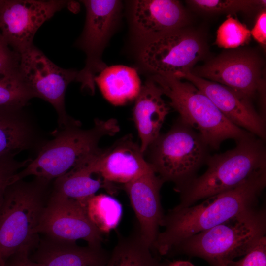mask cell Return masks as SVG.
Segmentation results:
<instances>
[{"mask_svg":"<svg viewBox=\"0 0 266 266\" xmlns=\"http://www.w3.org/2000/svg\"><path fill=\"white\" fill-rule=\"evenodd\" d=\"M266 185V173L233 189L205 199L201 203L170 209L164 215L153 246L161 255L169 254L185 239L210 229L257 205Z\"/></svg>","mask_w":266,"mask_h":266,"instance_id":"cell-1","label":"cell"},{"mask_svg":"<svg viewBox=\"0 0 266 266\" xmlns=\"http://www.w3.org/2000/svg\"><path fill=\"white\" fill-rule=\"evenodd\" d=\"M236 143L233 148L208 157L205 172L179 192L180 201L175 208L190 206L200 200L233 189L266 173L264 140L251 134Z\"/></svg>","mask_w":266,"mask_h":266,"instance_id":"cell-2","label":"cell"},{"mask_svg":"<svg viewBox=\"0 0 266 266\" xmlns=\"http://www.w3.org/2000/svg\"><path fill=\"white\" fill-rule=\"evenodd\" d=\"M80 124L67 126L47 142L36 157L16 175L14 182L28 176L50 182L70 170L87 163L100 148V139L113 135L119 131L114 119L95 120L89 129H80Z\"/></svg>","mask_w":266,"mask_h":266,"instance_id":"cell-3","label":"cell"},{"mask_svg":"<svg viewBox=\"0 0 266 266\" xmlns=\"http://www.w3.org/2000/svg\"><path fill=\"white\" fill-rule=\"evenodd\" d=\"M50 183L37 178L20 179L7 187L0 207V258L5 261L37 246L40 238L36 229L49 200Z\"/></svg>","mask_w":266,"mask_h":266,"instance_id":"cell-4","label":"cell"},{"mask_svg":"<svg viewBox=\"0 0 266 266\" xmlns=\"http://www.w3.org/2000/svg\"><path fill=\"white\" fill-rule=\"evenodd\" d=\"M266 232V210L256 206L185 239L169 253L199 257L215 266L245 255Z\"/></svg>","mask_w":266,"mask_h":266,"instance_id":"cell-5","label":"cell"},{"mask_svg":"<svg viewBox=\"0 0 266 266\" xmlns=\"http://www.w3.org/2000/svg\"><path fill=\"white\" fill-rule=\"evenodd\" d=\"M170 100L179 118L197 131L210 149H218L227 139L236 142L252 134L230 121L211 100L191 82L172 76L151 78Z\"/></svg>","mask_w":266,"mask_h":266,"instance_id":"cell-6","label":"cell"},{"mask_svg":"<svg viewBox=\"0 0 266 266\" xmlns=\"http://www.w3.org/2000/svg\"><path fill=\"white\" fill-rule=\"evenodd\" d=\"M209 149L200 135L178 118L149 146L147 162L164 182H173L179 192L206 164Z\"/></svg>","mask_w":266,"mask_h":266,"instance_id":"cell-7","label":"cell"},{"mask_svg":"<svg viewBox=\"0 0 266 266\" xmlns=\"http://www.w3.org/2000/svg\"><path fill=\"white\" fill-rule=\"evenodd\" d=\"M208 53L205 38L200 31L188 27L156 36L143 43L141 62L153 75L177 77L191 71Z\"/></svg>","mask_w":266,"mask_h":266,"instance_id":"cell-8","label":"cell"},{"mask_svg":"<svg viewBox=\"0 0 266 266\" xmlns=\"http://www.w3.org/2000/svg\"><path fill=\"white\" fill-rule=\"evenodd\" d=\"M86 8L84 27L76 45L86 54V64L76 81L81 88L91 94L95 93V78L106 67L101 57L119 17V0H84L80 1Z\"/></svg>","mask_w":266,"mask_h":266,"instance_id":"cell-9","label":"cell"},{"mask_svg":"<svg viewBox=\"0 0 266 266\" xmlns=\"http://www.w3.org/2000/svg\"><path fill=\"white\" fill-rule=\"evenodd\" d=\"M19 73L34 98L43 99L55 109L59 126L80 123L70 117L65 107L67 87L75 80L78 71L61 68L33 45L19 54Z\"/></svg>","mask_w":266,"mask_h":266,"instance_id":"cell-10","label":"cell"},{"mask_svg":"<svg viewBox=\"0 0 266 266\" xmlns=\"http://www.w3.org/2000/svg\"><path fill=\"white\" fill-rule=\"evenodd\" d=\"M263 62L255 52L246 49L224 51L192 69L195 76L224 85L250 99L264 88Z\"/></svg>","mask_w":266,"mask_h":266,"instance_id":"cell-11","label":"cell"},{"mask_svg":"<svg viewBox=\"0 0 266 266\" xmlns=\"http://www.w3.org/2000/svg\"><path fill=\"white\" fill-rule=\"evenodd\" d=\"M68 3L62 0H4L0 8V33L20 54L33 45L41 25Z\"/></svg>","mask_w":266,"mask_h":266,"instance_id":"cell-12","label":"cell"},{"mask_svg":"<svg viewBox=\"0 0 266 266\" xmlns=\"http://www.w3.org/2000/svg\"><path fill=\"white\" fill-rule=\"evenodd\" d=\"M36 233L60 242L82 239L91 246H101L103 241V234L90 220L85 207L74 200L50 196Z\"/></svg>","mask_w":266,"mask_h":266,"instance_id":"cell-13","label":"cell"},{"mask_svg":"<svg viewBox=\"0 0 266 266\" xmlns=\"http://www.w3.org/2000/svg\"><path fill=\"white\" fill-rule=\"evenodd\" d=\"M88 166L93 174L99 175L105 182L123 185L153 170L131 134L108 148L100 149Z\"/></svg>","mask_w":266,"mask_h":266,"instance_id":"cell-14","label":"cell"},{"mask_svg":"<svg viewBox=\"0 0 266 266\" xmlns=\"http://www.w3.org/2000/svg\"><path fill=\"white\" fill-rule=\"evenodd\" d=\"M176 78L186 79L195 85L233 124L265 140V120L254 108L250 99L224 85L195 76L191 71Z\"/></svg>","mask_w":266,"mask_h":266,"instance_id":"cell-15","label":"cell"},{"mask_svg":"<svg viewBox=\"0 0 266 266\" xmlns=\"http://www.w3.org/2000/svg\"><path fill=\"white\" fill-rule=\"evenodd\" d=\"M164 183L152 170L123 186L137 219L140 236L152 251L164 215L160 196Z\"/></svg>","mask_w":266,"mask_h":266,"instance_id":"cell-16","label":"cell"},{"mask_svg":"<svg viewBox=\"0 0 266 266\" xmlns=\"http://www.w3.org/2000/svg\"><path fill=\"white\" fill-rule=\"evenodd\" d=\"M134 31L143 43L163 33L187 26L189 15L178 0H138L132 10Z\"/></svg>","mask_w":266,"mask_h":266,"instance_id":"cell-17","label":"cell"},{"mask_svg":"<svg viewBox=\"0 0 266 266\" xmlns=\"http://www.w3.org/2000/svg\"><path fill=\"white\" fill-rule=\"evenodd\" d=\"M29 255L35 266H103L109 255L102 246H80L45 236Z\"/></svg>","mask_w":266,"mask_h":266,"instance_id":"cell-18","label":"cell"},{"mask_svg":"<svg viewBox=\"0 0 266 266\" xmlns=\"http://www.w3.org/2000/svg\"><path fill=\"white\" fill-rule=\"evenodd\" d=\"M163 92L151 78L141 86L136 98L133 117L140 139V149L144 154L158 138L170 107L163 98Z\"/></svg>","mask_w":266,"mask_h":266,"instance_id":"cell-19","label":"cell"},{"mask_svg":"<svg viewBox=\"0 0 266 266\" xmlns=\"http://www.w3.org/2000/svg\"><path fill=\"white\" fill-rule=\"evenodd\" d=\"M87 163L72 169L55 179L50 196L76 201L85 207L87 200L100 188L114 193L116 188L101 178L94 179Z\"/></svg>","mask_w":266,"mask_h":266,"instance_id":"cell-20","label":"cell"},{"mask_svg":"<svg viewBox=\"0 0 266 266\" xmlns=\"http://www.w3.org/2000/svg\"><path fill=\"white\" fill-rule=\"evenodd\" d=\"M94 80L105 98L115 105L135 100L141 87L136 70L124 65L106 66Z\"/></svg>","mask_w":266,"mask_h":266,"instance_id":"cell-21","label":"cell"},{"mask_svg":"<svg viewBox=\"0 0 266 266\" xmlns=\"http://www.w3.org/2000/svg\"><path fill=\"white\" fill-rule=\"evenodd\" d=\"M34 140L33 126L22 110H0V157L15 156Z\"/></svg>","mask_w":266,"mask_h":266,"instance_id":"cell-22","label":"cell"},{"mask_svg":"<svg viewBox=\"0 0 266 266\" xmlns=\"http://www.w3.org/2000/svg\"><path fill=\"white\" fill-rule=\"evenodd\" d=\"M152 251L137 229L130 236L119 238L103 266H168L159 260Z\"/></svg>","mask_w":266,"mask_h":266,"instance_id":"cell-23","label":"cell"},{"mask_svg":"<svg viewBox=\"0 0 266 266\" xmlns=\"http://www.w3.org/2000/svg\"><path fill=\"white\" fill-rule=\"evenodd\" d=\"M85 208L90 220L102 234L115 228L122 215L121 203L114 198L103 194L90 198Z\"/></svg>","mask_w":266,"mask_h":266,"instance_id":"cell-24","label":"cell"},{"mask_svg":"<svg viewBox=\"0 0 266 266\" xmlns=\"http://www.w3.org/2000/svg\"><path fill=\"white\" fill-rule=\"evenodd\" d=\"M33 98L18 67L0 73V110H21Z\"/></svg>","mask_w":266,"mask_h":266,"instance_id":"cell-25","label":"cell"},{"mask_svg":"<svg viewBox=\"0 0 266 266\" xmlns=\"http://www.w3.org/2000/svg\"><path fill=\"white\" fill-rule=\"evenodd\" d=\"M186 2L194 10L208 14L250 12L266 7V0H189Z\"/></svg>","mask_w":266,"mask_h":266,"instance_id":"cell-26","label":"cell"},{"mask_svg":"<svg viewBox=\"0 0 266 266\" xmlns=\"http://www.w3.org/2000/svg\"><path fill=\"white\" fill-rule=\"evenodd\" d=\"M250 39V31L230 14L219 26L217 31L215 44L225 49H235L248 43Z\"/></svg>","mask_w":266,"mask_h":266,"instance_id":"cell-27","label":"cell"},{"mask_svg":"<svg viewBox=\"0 0 266 266\" xmlns=\"http://www.w3.org/2000/svg\"><path fill=\"white\" fill-rule=\"evenodd\" d=\"M15 156L0 157V207L7 187L14 182L17 173L25 167L32 159L23 161L15 160Z\"/></svg>","mask_w":266,"mask_h":266,"instance_id":"cell-28","label":"cell"},{"mask_svg":"<svg viewBox=\"0 0 266 266\" xmlns=\"http://www.w3.org/2000/svg\"><path fill=\"white\" fill-rule=\"evenodd\" d=\"M225 263L227 266H266V236L262 237L240 259Z\"/></svg>","mask_w":266,"mask_h":266,"instance_id":"cell-29","label":"cell"},{"mask_svg":"<svg viewBox=\"0 0 266 266\" xmlns=\"http://www.w3.org/2000/svg\"><path fill=\"white\" fill-rule=\"evenodd\" d=\"M20 55L6 43L0 33V73L17 68Z\"/></svg>","mask_w":266,"mask_h":266,"instance_id":"cell-30","label":"cell"},{"mask_svg":"<svg viewBox=\"0 0 266 266\" xmlns=\"http://www.w3.org/2000/svg\"><path fill=\"white\" fill-rule=\"evenodd\" d=\"M251 35L263 46L266 45V11L262 9L257 18L255 24L250 31Z\"/></svg>","mask_w":266,"mask_h":266,"instance_id":"cell-31","label":"cell"},{"mask_svg":"<svg viewBox=\"0 0 266 266\" xmlns=\"http://www.w3.org/2000/svg\"><path fill=\"white\" fill-rule=\"evenodd\" d=\"M30 253L22 251L9 257L6 261V266H35L30 258Z\"/></svg>","mask_w":266,"mask_h":266,"instance_id":"cell-32","label":"cell"},{"mask_svg":"<svg viewBox=\"0 0 266 266\" xmlns=\"http://www.w3.org/2000/svg\"><path fill=\"white\" fill-rule=\"evenodd\" d=\"M168 266H195L189 261L178 260L170 263Z\"/></svg>","mask_w":266,"mask_h":266,"instance_id":"cell-33","label":"cell"},{"mask_svg":"<svg viewBox=\"0 0 266 266\" xmlns=\"http://www.w3.org/2000/svg\"><path fill=\"white\" fill-rule=\"evenodd\" d=\"M0 266H6L5 261L1 258H0Z\"/></svg>","mask_w":266,"mask_h":266,"instance_id":"cell-34","label":"cell"},{"mask_svg":"<svg viewBox=\"0 0 266 266\" xmlns=\"http://www.w3.org/2000/svg\"><path fill=\"white\" fill-rule=\"evenodd\" d=\"M215 266H227V265L225 263H222Z\"/></svg>","mask_w":266,"mask_h":266,"instance_id":"cell-35","label":"cell"},{"mask_svg":"<svg viewBox=\"0 0 266 266\" xmlns=\"http://www.w3.org/2000/svg\"><path fill=\"white\" fill-rule=\"evenodd\" d=\"M4 0H0V8H1V7L2 6L3 2H4Z\"/></svg>","mask_w":266,"mask_h":266,"instance_id":"cell-36","label":"cell"}]
</instances>
